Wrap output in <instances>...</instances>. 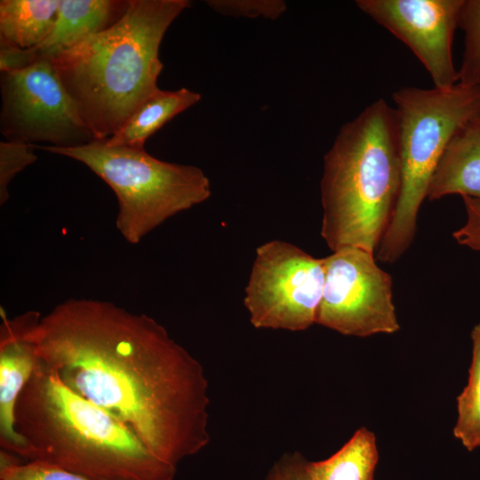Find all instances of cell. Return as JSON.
<instances>
[{
	"label": "cell",
	"instance_id": "cell-19",
	"mask_svg": "<svg viewBox=\"0 0 480 480\" xmlns=\"http://www.w3.org/2000/svg\"><path fill=\"white\" fill-rule=\"evenodd\" d=\"M0 480H94L39 461L22 462L19 456L0 451Z\"/></svg>",
	"mask_w": 480,
	"mask_h": 480
},
{
	"label": "cell",
	"instance_id": "cell-24",
	"mask_svg": "<svg viewBox=\"0 0 480 480\" xmlns=\"http://www.w3.org/2000/svg\"><path fill=\"white\" fill-rule=\"evenodd\" d=\"M38 61L31 49H22L0 37V70L10 72Z\"/></svg>",
	"mask_w": 480,
	"mask_h": 480
},
{
	"label": "cell",
	"instance_id": "cell-5",
	"mask_svg": "<svg viewBox=\"0 0 480 480\" xmlns=\"http://www.w3.org/2000/svg\"><path fill=\"white\" fill-rule=\"evenodd\" d=\"M402 169L399 198L375 255L396 261L412 244L420 205L441 157L458 130L480 118V85L402 87L393 93Z\"/></svg>",
	"mask_w": 480,
	"mask_h": 480
},
{
	"label": "cell",
	"instance_id": "cell-18",
	"mask_svg": "<svg viewBox=\"0 0 480 480\" xmlns=\"http://www.w3.org/2000/svg\"><path fill=\"white\" fill-rule=\"evenodd\" d=\"M458 27L465 33V49L458 83L480 85V0H463Z\"/></svg>",
	"mask_w": 480,
	"mask_h": 480
},
{
	"label": "cell",
	"instance_id": "cell-21",
	"mask_svg": "<svg viewBox=\"0 0 480 480\" xmlns=\"http://www.w3.org/2000/svg\"><path fill=\"white\" fill-rule=\"evenodd\" d=\"M207 4L215 12L228 16L246 17L275 20L286 11L281 0H210Z\"/></svg>",
	"mask_w": 480,
	"mask_h": 480
},
{
	"label": "cell",
	"instance_id": "cell-16",
	"mask_svg": "<svg viewBox=\"0 0 480 480\" xmlns=\"http://www.w3.org/2000/svg\"><path fill=\"white\" fill-rule=\"evenodd\" d=\"M379 453L374 434L363 427L331 457L307 462L308 480H373Z\"/></svg>",
	"mask_w": 480,
	"mask_h": 480
},
{
	"label": "cell",
	"instance_id": "cell-7",
	"mask_svg": "<svg viewBox=\"0 0 480 480\" xmlns=\"http://www.w3.org/2000/svg\"><path fill=\"white\" fill-rule=\"evenodd\" d=\"M324 283V259L288 242L256 249L244 303L258 329L304 331L316 323Z\"/></svg>",
	"mask_w": 480,
	"mask_h": 480
},
{
	"label": "cell",
	"instance_id": "cell-6",
	"mask_svg": "<svg viewBox=\"0 0 480 480\" xmlns=\"http://www.w3.org/2000/svg\"><path fill=\"white\" fill-rule=\"evenodd\" d=\"M41 148L84 164L112 188L118 204L116 228L132 244L211 196L210 180L200 168L157 159L144 148L110 146L98 140Z\"/></svg>",
	"mask_w": 480,
	"mask_h": 480
},
{
	"label": "cell",
	"instance_id": "cell-15",
	"mask_svg": "<svg viewBox=\"0 0 480 480\" xmlns=\"http://www.w3.org/2000/svg\"><path fill=\"white\" fill-rule=\"evenodd\" d=\"M60 0H1L0 37L22 49L42 44L52 32Z\"/></svg>",
	"mask_w": 480,
	"mask_h": 480
},
{
	"label": "cell",
	"instance_id": "cell-10",
	"mask_svg": "<svg viewBox=\"0 0 480 480\" xmlns=\"http://www.w3.org/2000/svg\"><path fill=\"white\" fill-rule=\"evenodd\" d=\"M356 4L411 49L434 87L449 89L458 83L452 48L463 0H357Z\"/></svg>",
	"mask_w": 480,
	"mask_h": 480
},
{
	"label": "cell",
	"instance_id": "cell-13",
	"mask_svg": "<svg viewBox=\"0 0 480 480\" xmlns=\"http://www.w3.org/2000/svg\"><path fill=\"white\" fill-rule=\"evenodd\" d=\"M460 195L480 200V118L460 127L432 177L428 198Z\"/></svg>",
	"mask_w": 480,
	"mask_h": 480
},
{
	"label": "cell",
	"instance_id": "cell-14",
	"mask_svg": "<svg viewBox=\"0 0 480 480\" xmlns=\"http://www.w3.org/2000/svg\"><path fill=\"white\" fill-rule=\"evenodd\" d=\"M201 100L198 92L187 88L158 89L145 100L125 123L104 141L110 146L144 148L146 140L178 114Z\"/></svg>",
	"mask_w": 480,
	"mask_h": 480
},
{
	"label": "cell",
	"instance_id": "cell-8",
	"mask_svg": "<svg viewBox=\"0 0 480 480\" xmlns=\"http://www.w3.org/2000/svg\"><path fill=\"white\" fill-rule=\"evenodd\" d=\"M323 259L324 283L316 324L356 337L399 330L392 277L377 265L374 253L346 247Z\"/></svg>",
	"mask_w": 480,
	"mask_h": 480
},
{
	"label": "cell",
	"instance_id": "cell-12",
	"mask_svg": "<svg viewBox=\"0 0 480 480\" xmlns=\"http://www.w3.org/2000/svg\"><path fill=\"white\" fill-rule=\"evenodd\" d=\"M128 1L60 0L54 27L47 38L32 48L37 60H52L84 38L116 22L124 13Z\"/></svg>",
	"mask_w": 480,
	"mask_h": 480
},
{
	"label": "cell",
	"instance_id": "cell-17",
	"mask_svg": "<svg viewBox=\"0 0 480 480\" xmlns=\"http://www.w3.org/2000/svg\"><path fill=\"white\" fill-rule=\"evenodd\" d=\"M472 359L468 382L457 396L453 436L468 451L480 447V322L471 331Z\"/></svg>",
	"mask_w": 480,
	"mask_h": 480
},
{
	"label": "cell",
	"instance_id": "cell-4",
	"mask_svg": "<svg viewBox=\"0 0 480 480\" xmlns=\"http://www.w3.org/2000/svg\"><path fill=\"white\" fill-rule=\"evenodd\" d=\"M402 184L396 110L380 98L340 128L324 158L321 236L376 253Z\"/></svg>",
	"mask_w": 480,
	"mask_h": 480
},
{
	"label": "cell",
	"instance_id": "cell-3",
	"mask_svg": "<svg viewBox=\"0 0 480 480\" xmlns=\"http://www.w3.org/2000/svg\"><path fill=\"white\" fill-rule=\"evenodd\" d=\"M189 4L188 0H128L116 22L51 60L95 140L111 137L159 89L161 42Z\"/></svg>",
	"mask_w": 480,
	"mask_h": 480
},
{
	"label": "cell",
	"instance_id": "cell-22",
	"mask_svg": "<svg viewBox=\"0 0 480 480\" xmlns=\"http://www.w3.org/2000/svg\"><path fill=\"white\" fill-rule=\"evenodd\" d=\"M466 211V220L452 233L458 244L480 252V200L462 196Z\"/></svg>",
	"mask_w": 480,
	"mask_h": 480
},
{
	"label": "cell",
	"instance_id": "cell-23",
	"mask_svg": "<svg viewBox=\"0 0 480 480\" xmlns=\"http://www.w3.org/2000/svg\"><path fill=\"white\" fill-rule=\"evenodd\" d=\"M307 462L299 452L284 453L273 464L265 480H308Z\"/></svg>",
	"mask_w": 480,
	"mask_h": 480
},
{
	"label": "cell",
	"instance_id": "cell-20",
	"mask_svg": "<svg viewBox=\"0 0 480 480\" xmlns=\"http://www.w3.org/2000/svg\"><path fill=\"white\" fill-rule=\"evenodd\" d=\"M32 146L22 142L4 140L0 142V204L9 198L11 180L37 159Z\"/></svg>",
	"mask_w": 480,
	"mask_h": 480
},
{
	"label": "cell",
	"instance_id": "cell-11",
	"mask_svg": "<svg viewBox=\"0 0 480 480\" xmlns=\"http://www.w3.org/2000/svg\"><path fill=\"white\" fill-rule=\"evenodd\" d=\"M34 310L8 318L3 310L0 325V446L22 456L24 442L14 427L18 396L39 362L26 332Z\"/></svg>",
	"mask_w": 480,
	"mask_h": 480
},
{
	"label": "cell",
	"instance_id": "cell-2",
	"mask_svg": "<svg viewBox=\"0 0 480 480\" xmlns=\"http://www.w3.org/2000/svg\"><path fill=\"white\" fill-rule=\"evenodd\" d=\"M22 458L94 480H173L177 466L153 454L121 421L66 387L39 358L14 408Z\"/></svg>",
	"mask_w": 480,
	"mask_h": 480
},
{
	"label": "cell",
	"instance_id": "cell-9",
	"mask_svg": "<svg viewBox=\"0 0 480 480\" xmlns=\"http://www.w3.org/2000/svg\"><path fill=\"white\" fill-rule=\"evenodd\" d=\"M1 132L6 140L59 148L94 140L67 93L51 60L1 73Z\"/></svg>",
	"mask_w": 480,
	"mask_h": 480
},
{
	"label": "cell",
	"instance_id": "cell-1",
	"mask_svg": "<svg viewBox=\"0 0 480 480\" xmlns=\"http://www.w3.org/2000/svg\"><path fill=\"white\" fill-rule=\"evenodd\" d=\"M26 336L41 362L78 396L177 466L209 443L202 364L154 318L112 302L68 299L36 311Z\"/></svg>",
	"mask_w": 480,
	"mask_h": 480
}]
</instances>
